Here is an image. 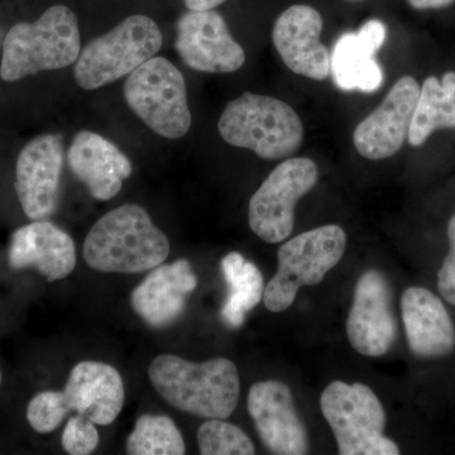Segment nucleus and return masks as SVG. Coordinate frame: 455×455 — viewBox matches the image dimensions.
<instances>
[{"mask_svg":"<svg viewBox=\"0 0 455 455\" xmlns=\"http://www.w3.org/2000/svg\"><path fill=\"white\" fill-rule=\"evenodd\" d=\"M196 286V275L188 259L163 263L151 269V274L133 290L132 307L151 328H167L184 314L188 296Z\"/></svg>","mask_w":455,"mask_h":455,"instance_id":"obj_18","label":"nucleus"},{"mask_svg":"<svg viewBox=\"0 0 455 455\" xmlns=\"http://www.w3.org/2000/svg\"><path fill=\"white\" fill-rule=\"evenodd\" d=\"M350 346L366 357H382L397 339L396 317L387 278L377 269L359 277L347 319Z\"/></svg>","mask_w":455,"mask_h":455,"instance_id":"obj_13","label":"nucleus"},{"mask_svg":"<svg viewBox=\"0 0 455 455\" xmlns=\"http://www.w3.org/2000/svg\"><path fill=\"white\" fill-rule=\"evenodd\" d=\"M455 128V73L448 71L442 80L429 76L420 88L410 124V146L421 147L438 130Z\"/></svg>","mask_w":455,"mask_h":455,"instance_id":"obj_22","label":"nucleus"},{"mask_svg":"<svg viewBox=\"0 0 455 455\" xmlns=\"http://www.w3.org/2000/svg\"><path fill=\"white\" fill-rule=\"evenodd\" d=\"M122 376L103 362L83 361L73 368L64 391H44L27 406V420L40 434L55 431L71 411L97 425L114 423L124 406Z\"/></svg>","mask_w":455,"mask_h":455,"instance_id":"obj_3","label":"nucleus"},{"mask_svg":"<svg viewBox=\"0 0 455 455\" xmlns=\"http://www.w3.org/2000/svg\"><path fill=\"white\" fill-rule=\"evenodd\" d=\"M68 167L94 199L108 202L118 196L133 164L121 149L92 131L76 133L68 151Z\"/></svg>","mask_w":455,"mask_h":455,"instance_id":"obj_19","label":"nucleus"},{"mask_svg":"<svg viewBox=\"0 0 455 455\" xmlns=\"http://www.w3.org/2000/svg\"><path fill=\"white\" fill-rule=\"evenodd\" d=\"M343 228L328 224L301 233L281 245L278 269L263 293L266 309L281 313L289 309L302 286H316L346 253Z\"/></svg>","mask_w":455,"mask_h":455,"instance_id":"obj_7","label":"nucleus"},{"mask_svg":"<svg viewBox=\"0 0 455 455\" xmlns=\"http://www.w3.org/2000/svg\"><path fill=\"white\" fill-rule=\"evenodd\" d=\"M197 445L203 455H252L256 448L241 427L223 419H209L197 430Z\"/></svg>","mask_w":455,"mask_h":455,"instance_id":"obj_25","label":"nucleus"},{"mask_svg":"<svg viewBox=\"0 0 455 455\" xmlns=\"http://www.w3.org/2000/svg\"><path fill=\"white\" fill-rule=\"evenodd\" d=\"M416 11H439L455 4V0H407Z\"/></svg>","mask_w":455,"mask_h":455,"instance_id":"obj_28","label":"nucleus"},{"mask_svg":"<svg viewBox=\"0 0 455 455\" xmlns=\"http://www.w3.org/2000/svg\"><path fill=\"white\" fill-rule=\"evenodd\" d=\"M171 245L148 212L125 204L100 218L86 235L83 256L86 265L104 274H140L163 265Z\"/></svg>","mask_w":455,"mask_h":455,"instance_id":"obj_1","label":"nucleus"},{"mask_svg":"<svg viewBox=\"0 0 455 455\" xmlns=\"http://www.w3.org/2000/svg\"><path fill=\"white\" fill-rule=\"evenodd\" d=\"M175 49L185 65L200 73H235L245 62L243 47L214 9L188 11L179 18Z\"/></svg>","mask_w":455,"mask_h":455,"instance_id":"obj_11","label":"nucleus"},{"mask_svg":"<svg viewBox=\"0 0 455 455\" xmlns=\"http://www.w3.org/2000/svg\"><path fill=\"white\" fill-rule=\"evenodd\" d=\"M218 130L230 146L250 149L267 161L295 154L304 140L300 116L289 104L252 92L228 103Z\"/></svg>","mask_w":455,"mask_h":455,"instance_id":"obj_5","label":"nucleus"},{"mask_svg":"<svg viewBox=\"0 0 455 455\" xmlns=\"http://www.w3.org/2000/svg\"><path fill=\"white\" fill-rule=\"evenodd\" d=\"M8 263L14 271L35 269L53 283L73 274L76 247L61 228L46 220H32L12 235Z\"/></svg>","mask_w":455,"mask_h":455,"instance_id":"obj_17","label":"nucleus"},{"mask_svg":"<svg viewBox=\"0 0 455 455\" xmlns=\"http://www.w3.org/2000/svg\"><path fill=\"white\" fill-rule=\"evenodd\" d=\"M247 406L260 440L271 453H309L307 427L296 411L286 383L276 379L254 383L248 394Z\"/></svg>","mask_w":455,"mask_h":455,"instance_id":"obj_14","label":"nucleus"},{"mask_svg":"<svg viewBox=\"0 0 455 455\" xmlns=\"http://www.w3.org/2000/svg\"><path fill=\"white\" fill-rule=\"evenodd\" d=\"M387 37L385 23L370 20L357 32L340 36L331 55V74L338 88L373 92L383 83V71L376 60Z\"/></svg>","mask_w":455,"mask_h":455,"instance_id":"obj_20","label":"nucleus"},{"mask_svg":"<svg viewBox=\"0 0 455 455\" xmlns=\"http://www.w3.org/2000/svg\"><path fill=\"white\" fill-rule=\"evenodd\" d=\"M451 251L438 272V289L443 298L455 307V214L448 226Z\"/></svg>","mask_w":455,"mask_h":455,"instance_id":"obj_27","label":"nucleus"},{"mask_svg":"<svg viewBox=\"0 0 455 455\" xmlns=\"http://www.w3.org/2000/svg\"><path fill=\"white\" fill-rule=\"evenodd\" d=\"M148 376L155 390L180 411L224 420L238 405L241 379L235 364L227 358L194 363L178 355H158Z\"/></svg>","mask_w":455,"mask_h":455,"instance_id":"obj_2","label":"nucleus"},{"mask_svg":"<svg viewBox=\"0 0 455 455\" xmlns=\"http://www.w3.org/2000/svg\"><path fill=\"white\" fill-rule=\"evenodd\" d=\"M323 415L331 425L340 455H398L396 443L385 435L381 401L363 383L334 381L320 397Z\"/></svg>","mask_w":455,"mask_h":455,"instance_id":"obj_8","label":"nucleus"},{"mask_svg":"<svg viewBox=\"0 0 455 455\" xmlns=\"http://www.w3.org/2000/svg\"><path fill=\"white\" fill-rule=\"evenodd\" d=\"M64 160V140L60 134L36 137L18 155L14 188L29 220H47L56 212Z\"/></svg>","mask_w":455,"mask_h":455,"instance_id":"obj_12","label":"nucleus"},{"mask_svg":"<svg viewBox=\"0 0 455 455\" xmlns=\"http://www.w3.org/2000/svg\"><path fill=\"white\" fill-rule=\"evenodd\" d=\"M323 18L315 8L296 4L277 18L272 41L283 64L292 73L313 80L331 75V53L320 42Z\"/></svg>","mask_w":455,"mask_h":455,"instance_id":"obj_16","label":"nucleus"},{"mask_svg":"<svg viewBox=\"0 0 455 455\" xmlns=\"http://www.w3.org/2000/svg\"><path fill=\"white\" fill-rule=\"evenodd\" d=\"M227 0H184L185 7L188 11H209L220 7Z\"/></svg>","mask_w":455,"mask_h":455,"instance_id":"obj_29","label":"nucleus"},{"mask_svg":"<svg viewBox=\"0 0 455 455\" xmlns=\"http://www.w3.org/2000/svg\"><path fill=\"white\" fill-rule=\"evenodd\" d=\"M82 52L76 14L65 5L47 9L36 22L17 23L3 44L0 77L13 83L75 64Z\"/></svg>","mask_w":455,"mask_h":455,"instance_id":"obj_4","label":"nucleus"},{"mask_svg":"<svg viewBox=\"0 0 455 455\" xmlns=\"http://www.w3.org/2000/svg\"><path fill=\"white\" fill-rule=\"evenodd\" d=\"M124 98L132 112L158 136L179 140L190 131L184 75L164 57L155 56L128 75Z\"/></svg>","mask_w":455,"mask_h":455,"instance_id":"obj_9","label":"nucleus"},{"mask_svg":"<svg viewBox=\"0 0 455 455\" xmlns=\"http://www.w3.org/2000/svg\"><path fill=\"white\" fill-rule=\"evenodd\" d=\"M99 431L95 423L82 415L71 416L62 433V448L68 454H92L99 445Z\"/></svg>","mask_w":455,"mask_h":455,"instance_id":"obj_26","label":"nucleus"},{"mask_svg":"<svg viewBox=\"0 0 455 455\" xmlns=\"http://www.w3.org/2000/svg\"><path fill=\"white\" fill-rule=\"evenodd\" d=\"M407 343L421 358L445 357L455 348V326L444 304L424 287H409L401 298Z\"/></svg>","mask_w":455,"mask_h":455,"instance_id":"obj_21","label":"nucleus"},{"mask_svg":"<svg viewBox=\"0 0 455 455\" xmlns=\"http://www.w3.org/2000/svg\"><path fill=\"white\" fill-rule=\"evenodd\" d=\"M220 267L229 289L221 307V317L229 328L238 329L244 324L248 311L254 309L263 299V276L259 268L239 252L223 257Z\"/></svg>","mask_w":455,"mask_h":455,"instance_id":"obj_23","label":"nucleus"},{"mask_svg":"<svg viewBox=\"0 0 455 455\" xmlns=\"http://www.w3.org/2000/svg\"><path fill=\"white\" fill-rule=\"evenodd\" d=\"M3 381V376H2V371H0V386H2Z\"/></svg>","mask_w":455,"mask_h":455,"instance_id":"obj_30","label":"nucleus"},{"mask_svg":"<svg viewBox=\"0 0 455 455\" xmlns=\"http://www.w3.org/2000/svg\"><path fill=\"white\" fill-rule=\"evenodd\" d=\"M131 455H184L187 453L181 431L172 419L164 415H143L137 420L127 440Z\"/></svg>","mask_w":455,"mask_h":455,"instance_id":"obj_24","label":"nucleus"},{"mask_svg":"<svg viewBox=\"0 0 455 455\" xmlns=\"http://www.w3.org/2000/svg\"><path fill=\"white\" fill-rule=\"evenodd\" d=\"M420 85L412 76H403L394 86L381 106L357 125L353 143L362 157L383 160L400 151L409 136Z\"/></svg>","mask_w":455,"mask_h":455,"instance_id":"obj_15","label":"nucleus"},{"mask_svg":"<svg viewBox=\"0 0 455 455\" xmlns=\"http://www.w3.org/2000/svg\"><path fill=\"white\" fill-rule=\"evenodd\" d=\"M163 47V33L142 14L125 18L90 41L75 62L74 76L84 90H97L128 76Z\"/></svg>","mask_w":455,"mask_h":455,"instance_id":"obj_6","label":"nucleus"},{"mask_svg":"<svg viewBox=\"0 0 455 455\" xmlns=\"http://www.w3.org/2000/svg\"><path fill=\"white\" fill-rule=\"evenodd\" d=\"M316 164L307 157H292L278 164L253 194L248 221L254 235L266 243H280L295 227L296 204L315 188Z\"/></svg>","mask_w":455,"mask_h":455,"instance_id":"obj_10","label":"nucleus"}]
</instances>
